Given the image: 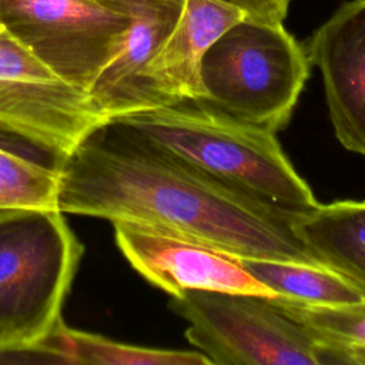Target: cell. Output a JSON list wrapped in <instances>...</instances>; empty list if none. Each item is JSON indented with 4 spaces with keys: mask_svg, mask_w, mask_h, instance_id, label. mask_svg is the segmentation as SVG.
<instances>
[{
    "mask_svg": "<svg viewBox=\"0 0 365 365\" xmlns=\"http://www.w3.org/2000/svg\"><path fill=\"white\" fill-rule=\"evenodd\" d=\"M54 168L64 214L145 224L238 258L324 265L294 230L299 212L201 173L120 120L101 124Z\"/></svg>",
    "mask_w": 365,
    "mask_h": 365,
    "instance_id": "cell-1",
    "label": "cell"
},
{
    "mask_svg": "<svg viewBox=\"0 0 365 365\" xmlns=\"http://www.w3.org/2000/svg\"><path fill=\"white\" fill-rule=\"evenodd\" d=\"M140 135L201 173L291 212L318 204L269 130L202 100H182L120 118Z\"/></svg>",
    "mask_w": 365,
    "mask_h": 365,
    "instance_id": "cell-2",
    "label": "cell"
},
{
    "mask_svg": "<svg viewBox=\"0 0 365 365\" xmlns=\"http://www.w3.org/2000/svg\"><path fill=\"white\" fill-rule=\"evenodd\" d=\"M58 208L0 211V362L44 361L83 244ZM46 362V361H44Z\"/></svg>",
    "mask_w": 365,
    "mask_h": 365,
    "instance_id": "cell-3",
    "label": "cell"
},
{
    "mask_svg": "<svg viewBox=\"0 0 365 365\" xmlns=\"http://www.w3.org/2000/svg\"><path fill=\"white\" fill-rule=\"evenodd\" d=\"M309 74L305 48L282 23L248 16L231 24L202 54V101L278 133L292 117Z\"/></svg>",
    "mask_w": 365,
    "mask_h": 365,
    "instance_id": "cell-4",
    "label": "cell"
},
{
    "mask_svg": "<svg viewBox=\"0 0 365 365\" xmlns=\"http://www.w3.org/2000/svg\"><path fill=\"white\" fill-rule=\"evenodd\" d=\"M168 305L188 322L187 341L212 365H317L314 336L271 298L185 289Z\"/></svg>",
    "mask_w": 365,
    "mask_h": 365,
    "instance_id": "cell-5",
    "label": "cell"
},
{
    "mask_svg": "<svg viewBox=\"0 0 365 365\" xmlns=\"http://www.w3.org/2000/svg\"><path fill=\"white\" fill-rule=\"evenodd\" d=\"M145 1L0 0V21L54 73L88 91Z\"/></svg>",
    "mask_w": 365,
    "mask_h": 365,
    "instance_id": "cell-6",
    "label": "cell"
},
{
    "mask_svg": "<svg viewBox=\"0 0 365 365\" xmlns=\"http://www.w3.org/2000/svg\"><path fill=\"white\" fill-rule=\"evenodd\" d=\"M106 121L87 90L0 30V131L47 153L57 164Z\"/></svg>",
    "mask_w": 365,
    "mask_h": 365,
    "instance_id": "cell-7",
    "label": "cell"
},
{
    "mask_svg": "<svg viewBox=\"0 0 365 365\" xmlns=\"http://www.w3.org/2000/svg\"><path fill=\"white\" fill-rule=\"evenodd\" d=\"M115 242L130 265L154 287L175 297L208 289L277 298L237 257L195 240L133 221H113Z\"/></svg>",
    "mask_w": 365,
    "mask_h": 365,
    "instance_id": "cell-8",
    "label": "cell"
},
{
    "mask_svg": "<svg viewBox=\"0 0 365 365\" xmlns=\"http://www.w3.org/2000/svg\"><path fill=\"white\" fill-rule=\"evenodd\" d=\"M318 67L336 140L365 157V0L344 3L305 48Z\"/></svg>",
    "mask_w": 365,
    "mask_h": 365,
    "instance_id": "cell-9",
    "label": "cell"
},
{
    "mask_svg": "<svg viewBox=\"0 0 365 365\" xmlns=\"http://www.w3.org/2000/svg\"><path fill=\"white\" fill-rule=\"evenodd\" d=\"M244 16L242 10L222 0H185L175 27L141 73L147 108L201 100L198 67L202 54Z\"/></svg>",
    "mask_w": 365,
    "mask_h": 365,
    "instance_id": "cell-10",
    "label": "cell"
},
{
    "mask_svg": "<svg viewBox=\"0 0 365 365\" xmlns=\"http://www.w3.org/2000/svg\"><path fill=\"white\" fill-rule=\"evenodd\" d=\"M182 6L168 0H147L135 11L118 50L88 88L107 120L147 108L141 73L175 27Z\"/></svg>",
    "mask_w": 365,
    "mask_h": 365,
    "instance_id": "cell-11",
    "label": "cell"
},
{
    "mask_svg": "<svg viewBox=\"0 0 365 365\" xmlns=\"http://www.w3.org/2000/svg\"><path fill=\"white\" fill-rule=\"evenodd\" d=\"M309 252L365 292V201L317 204L294 217Z\"/></svg>",
    "mask_w": 365,
    "mask_h": 365,
    "instance_id": "cell-12",
    "label": "cell"
},
{
    "mask_svg": "<svg viewBox=\"0 0 365 365\" xmlns=\"http://www.w3.org/2000/svg\"><path fill=\"white\" fill-rule=\"evenodd\" d=\"M46 362L83 365H211L197 351L137 346L68 328L63 321L37 345Z\"/></svg>",
    "mask_w": 365,
    "mask_h": 365,
    "instance_id": "cell-13",
    "label": "cell"
},
{
    "mask_svg": "<svg viewBox=\"0 0 365 365\" xmlns=\"http://www.w3.org/2000/svg\"><path fill=\"white\" fill-rule=\"evenodd\" d=\"M238 259L255 279L277 292L279 298L308 305H344L365 301V292L361 288L325 265L262 258Z\"/></svg>",
    "mask_w": 365,
    "mask_h": 365,
    "instance_id": "cell-14",
    "label": "cell"
},
{
    "mask_svg": "<svg viewBox=\"0 0 365 365\" xmlns=\"http://www.w3.org/2000/svg\"><path fill=\"white\" fill-rule=\"evenodd\" d=\"M57 170L0 147V211L57 208Z\"/></svg>",
    "mask_w": 365,
    "mask_h": 365,
    "instance_id": "cell-15",
    "label": "cell"
},
{
    "mask_svg": "<svg viewBox=\"0 0 365 365\" xmlns=\"http://www.w3.org/2000/svg\"><path fill=\"white\" fill-rule=\"evenodd\" d=\"M271 301L315 339L365 345V301L344 305H308L279 297Z\"/></svg>",
    "mask_w": 365,
    "mask_h": 365,
    "instance_id": "cell-16",
    "label": "cell"
},
{
    "mask_svg": "<svg viewBox=\"0 0 365 365\" xmlns=\"http://www.w3.org/2000/svg\"><path fill=\"white\" fill-rule=\"evenodd\" d=\"M315 358L317 365H365V345L315 339Z\"/></svg>",
    "mask_w": 365,
    "mask_h": 365,
    "instance_id": "cell-17",
    "label": "cell"
},
{
    "mask_svg": "<svg viewBox=\"0 0 365 365\" xmlns=\"http://www.w3.org/2000/svg\"><path fill=\"white\" fill-rule=\"evenodd\" d=\"M222 1L238 7L248 17L271 21V23H282L292 0H222Z\"/></svg>",
    "mask_w": 365,
    "mask_h": 365,
    "instance_id": "cell-18",
    "label": "cell"
},
{
    "mask_svg": "<svg viewBox=\"0 0 365 365\" xmlns=\"http://www.w3.org/2000/svg\"><path fill=\"white\" fill-rule=\"evenodd\" d=\"M168 1H173V3H178V4H184L185 0H168Z\"/></svg>",
    "mask_w": 365,
    "mask_h": 365,
    "instance_id": "cell-19",
    "label": "cell"
},
{
    "mask_svg": "<svg viewBox=\"0 0 365 365\" xmlns=\"http://www.w3.org/2000/svg\"><path fill=\"white\" fill-rule=\"evenodd\" d=\"M1 29H3V24H1V21H0V30H1Z\"/></svg>",
    "mask_w": 365,
    "mask_h": 365,
    "instance_id": "cell-20",
    "label": "cell"
}]
</instances>
